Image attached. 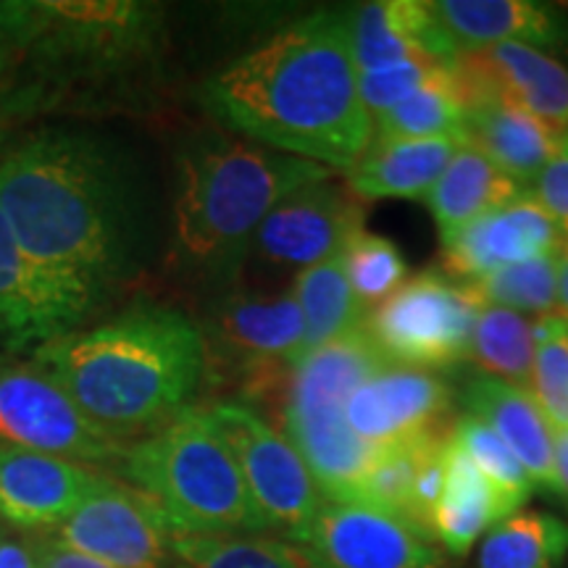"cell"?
Returning <instances> with one entry per match:
<instances>
[{
  "mask_svg": "<svg viewBox=\"0 0 568 568\" xmlns=\"http://www.w3.org/2000/svg\"><path fill=\"white\" fill-rule=\"evenodd\" d=\"M329 176L295 190L268 213L251 243L261 261L303 272L345 253L364 230V205Z\"/></svg>",
  "mask_w": 568,
  "mask_h": 568,
  "instance_id": "obj_11",
  "label": "cell"
},
{
  "mask_svg": "<svg viewBox=\"0 0 568 568\" xmlns=\"http://www.w3.org/2000/svg\"><path fill=\"white\" fill-rule=\"evenodd\" d=\"M466 145L493 161L503 174L529 190L558 153L556 132L506 98H481L466 109Z\"/></svg>",
  "mask_w": 568,
  "mask_h": 568,
  "instance_id": "obj_23",
  "label": "cell"
},
{
  "mask_svg": "<svg viewBox=\"0 0 568 568\" xmlns=\"http://www.w3.org/2000/svg\"><path fill=\"white\" fill-rule=\"evenodd\" d=\"M387 364L366 326H358L303 355L287 376L282 432L314 474L324 500L355 503L361 481L379 456L347 424V400Z\"/></svg>",
  "mask_w": 568,
  "mask_h": 568,
  "instance_id": "obj_6",
  "label": "cell"
},
{
  "mask_svg": "<svg viewBox=\"0 0 568 568\" xmlns=\"http://www.w3.org/2000/svg\"><path fill=\"white\" fill-rule=\"evenodd\" d=\"M524 193L529 190L503 174L493 161L471 145H460L424 203L443 237L489 211L518 201Z\"/></svg>",
  "mask_w": 568,
  "mask_h": 568,
  "instance_id": "obj_26",
  "label": "cell"
},
{
  "mask_svg": "<svg viewBox=\"0 0 568 568\" xmlns=\"http://www.w3.org/2000/svg\"><path fill=\"white\" fill-rule=\"evenodd\" d=\"M201 101L251 142L324 169H353L374 138L347 13H314L276 32L213 74Z\"/></svg>",
  "mask_w": 568,
  "mask_h": 568,
  "instance_id": "obj_1",
  "label": "cell"
},
{
  "mask_svg": "<svg viewBox=\"0 0 568 568\" xmlns=\"http://www.w3.org/2000/svg\"><path fill=\"white\" fill-rule=\"evenodd\" d=\"M0 445L98 466H119L130 447L84 416L45 372L6 358H0Z\"/></svg>",
  "mask_w": 568,
  "mask_h": 568,
  "instance_id": "obj_9",
  "label": "cell"
},
{
  "mask_svg": "<svg viewBox=\"0 0 568 568\" xmlns=\"http://www.w3.org/2000/svg\"><path fill=\"white\" fill-rule=\"evenodd\" d=\"M445 69L450 67L429 59H414L379 71H368V74H358L361 101H364L372 122L379 119L382 113L395 109L400 101H406L408 95H414L416 90H422L424 84H429Z\"/></svg>",
  "mask_w": 568,
  "mask_h": 568,
  "instance_id": "obj_37",
  "label": "cell"
},
{
  "mask_svg": "<svg viewBox=\"0 0 568 568\" xmlns=\"http://www.w3.org/2000/svg\"><path fill=\"white\" fill-rule=\"evenodd\" d=\"M453 74L466 109L481 98H506L558 138L568 134V67L552 53L524 42L458 51Z\"/></svg>",
  "mask_w": 568,
  "mask_h": 568,
  "instance_id": "obj_13",
  "label": "cell"
},
{
  "mask_svg": "<svg viewBox=\"0 0 568 568\" xmlns=\"http://www.w3.org/2000/svg\"><path fill=\"white\" fill-rule=\"evenodd\" d=\"M529 195L548 211L560 232V243H568V134L560 142L558 153L552 155L548 166L539 172Z\"/></svg>",
  "mask_w": 568,
  "mask_h": 568,
  "instance_id": "obj_39",
  "label": "cell"
},
{
  "mask_svg": "<svg viewBox=\"0 0 568 568\" xmlns=\"http://www.w3.org/2000/svg\"><path fill=\"white\" fill-rule=\"evenodd\" d=\"M432 11L458 51L524 42L568 53V17L537 0H432Z\"/></svg>",
  "mask_w": 568,
  "mask_h": 568,
  "instance_id": "obj_20",
  "label": "cell"
},
{
  "mask_svg": "<svg viewBox=\"0 0 568 568\" xmlns=\"http://www.w3.org/2000/svg\"><path fill=\"white\" fill-rule=\"evenodd\" d=\"M293 295L301 305L305 324L303 355L335 343L366 322V308L347 282L343 255L297 272Z\"/></svg>",
  "mask_w": 568,
  "mask_h": 568,
  "instance_id": "obj_27",
  "label": "cell"
},
{
  "mask_svg": "<svg viewBox=\"0 0 568 568\" xmlns=\"http://www.w3.org/2000/svg\"><path fill=\"white\" fill-rule=\"evenodd\" d=\"M53 537L109 568H163L169 552V529L153 503L109 477L84 497Z\"/></svg>",
  "mask_w": 568,
  "mask_h": 568,
  "instance_id": "obj_12",
  "label": "cell"
},
{
  "mask_svg": "<svg viewBox=\"0 0 568 568\" xmlns=\"http://www.w3.org/2000/svg\"><path fill=\"white\" fill-rule=\"evenodd\" d=\"M174 568H324L305 545L274 537H169Z\"/></svg>",
  "mask_w": 568,
  "mask_h": 568,
  "instance_id": "obj_29",
  "label": "cell"
},
{
  "mask_svg": "<svg viewBox=\"0 0 568 568\" xmlns=\"http://www.w3.org/2000/svg\"><path fill=\"white\" fill-rule=\"evenodd\" d=\"M101 479L74 460L0 445V518L17 529H59Z\"/></svg>",
  "mask_w": 568,
  "mask_h": 568,
  "instance_id": "obj_18",
  "label": "cell"
},
{
  "mask_svg": "<svg viewBox=\"0 0 568 568\" xmlns=\"http://www.w3.org/2000/svg\"><path fill=\"white\" fill-rule=\"evenodd\" d=\"M447 435L445 439L432 447L429 456L422 460L418 466L416 479H414V489H410V500H408V510H406V524H410L418 535L432 539V518H435V510L443 500V489H445V474H447Z\"/></svg>",
  "mask_w": 568,
  "mask_h": 568,
  "instance_id": "obj_38",
  "label": "cell"
},
{
  "mask_svg": "<svg viewBox=\"0 0 568 568\" xmlns=\"http://www.w3.org/2000/svg\"><path fill=\"white\" fill-rule=\"evenodd\" d=\"M447 435H450V429H435L426 432V435L403 439L397 445L382 447L379 456L374 458L372 468L366 471L364 481H361L355 503L379 508L406 521L410 489H414L418 466L429 456L432 447Z\"/></svg>",
  "mask_w": 568,
  "mask_h": 568,
  "instance_id": "obj_33",
  "label": "cell"
},
{
  "mask_svg": "<svg viewBox=\"0 0 568 568\" xmlns=\"http://www.w3.org/2000/svg\"><path fill=\"white\" fill-rule=\"evenodd\" d=\"M30 545H32L34 564H38V568H109L105 564H101V560L67 548V545L59 542L55 537L38 539V542H30Z\"/></svg>",
  "mask_w": 568,
  "mask_h": 568,
  "instance_id": "obj_40",
  "label": "cell"
},
{
  "mask_svg": "<svg viewBox=\"0 0 568 568\" xmlns=\"http://www.w3.org/2000/svg\"><path fill=\"white\" fill-rule=\"evenodd\" d=\"M535 368L529 393L552 432H568V322L550 314L531 324Z\"/></svg>",
  "mask_w": 568,
  "mask_h": 568,
  "instance_id": "obj_34",
  "label": "cell"
},
{
  "mask_svg": "<svg viewBox=\"0 0 568 568\" xmlns=\"http://www.w3.org/2000/svg\"><path fill=\"white\" fill-rule=\"evenodd\" d=\"M24 19L27 45L53 53H119L148 32V13L138 3H24Z\"/></svg>",
  "mask_w": 568,
  "mask_h": 568,
  "instance_id": "obj_22",
  "label": "cell"
},
{
  "mask_svg": "<svg viewBox=\"0 0 568 568\" xmlns=\"http://www.w3.org/2000/svg\"><path fill=\"white\" fill-rule=\"evenodd\" d=\"M0 568H38L32 545L17 539H0Z\"/></svg>",
  "mask_w": 568,
  "mask_h": 568,
  "instance_id": "obj_42",
  "label": "cell"
},
{
  "mask_svg": "<svg viewBox=\"0 0 568 568\" xmlns=\"http://www.w3.org/2000/svg\"><path fill=\"white\" fill-rule=\"evenodd\" d=\"M345 272L366 314L408 280V264L393 240L361 230L345 247Z\"/></svg>",
  "mask_w": 568,
  "mask_h": 568,
  "instance_id": "obj_36",
  "label": "cell"
},
{
  "mask_svg": "<svg viewBox=\"0 0 568 568\" xmlns=\"http://www.w3.org/2000/svg\"><path fill=\"white\" fill-rule=\"evenodd\" d=\"M347 38L358 74L429 59L456 63L458 48L424 0H376L347 13Z\"/></svg>",
  "mask_w": 568,
  "mask_h": 568,
  "instance_id": "obj_19",
  "label": "cell"
},
{
  "mask_svg": "<svg viewBox=\"0 0 568 568\" xmlns=\"http://www.w3.org/2000/svg\"><path fill=\"white\" fill-rule=\"evenodd\" d=\"M205 351L245 376L251 395L274 393L303 358L305 324L293 293L230 295L203 329Z\"/></svg>",
  "mask_w": 568,
  "mask_h": 568,
  "instance_id": "obj_10",
  "label": "cell"
},
{
  "mask_svg": "<svg viewBox=\"0 0 568 568\" xmlns=\"http://www.w3.org/2000/svg\"><path fill=\"white\" fill-rule=\"evenodd\" d=\"M453 389L443 376L424 368L387 364L368 376L347 400V424L366 445H397L403 439L445 429Z\"/></svg>",
  "mask_w": 568,
  "mask_h": 568,
  "instance_id": "obj_16",
  "label": "cell"
},
{
  "mask_svg": "<svg viewBox=\"0 0 568 568\" xmlns=\"http://www.w3.org/2000/svg\"><path fill=\"white\" fill-rule=\"evenodd\" d=\"M21 48H27L24 3H0V71Z\"/></svg>",
  "mask_w": 568,
  "mask_h": 568,
  "instance_id": "obj_41",
  "label": "cell"
},
{
  "mask_svg": "<svg viewBox=\"0 0 568 568\" xmlns=\"http://www.w3.org/2000/svg\"><path fill=\"white\" fill-rule=\"evenodd\" d=\"M460 403L510 447L537 487L558 493L556 432L529 389L477 374L464 385Z\"/></svg>",
  "mask_w": 568,
  "mask_h": 568,
  "instance_id": "obj_21",
  "label": "cell"
},
{
  "mask_svg": "<svg viewBox=\"0 0 568 568\" xmlns=\"http://www.w3.org/2000/svg\"><path fill=\"white\" fill-rule=\"evenodd\" d=\"M468 287L481 305H497L521 316H550L558 305V253L503 266L468 282Z\"/></svg>",
  "mask_w": 568,
  "mask_h": 568,
  "instance_id": "obj_32",
  "label": "cell"
},
{
  "mask_svg": "<svg viewBox=\"0 0 568 568\" xmlns=\"http://www.w3.org/2000/svg\"><path fill=\"white\" fill-rule=\"evenodd\" d=\"M203 410L237 460L268 531L305 545L324 497L295 445L247 403L219 400Z\"/></svg>",
  "mask_w": 568,
  "mask_h": 568,
  "instance_id": "obj_8",
  "label": "cell"
},
{
  "mask_svg": "<svg viewBox=\"0 0 568 568\" xmlns=\"http://www.w3.org/2000/svg\"><path fill=\"white\" fill-rule=\"evenodd\" d=\"M329 174L314 161L251 140H197L180 159L176 243L195 264L232 274L268 213L290 193Z\"/></svg>",
  "mask_w": 568,
  "mask_h": 568,
  "instance_id": "obj_4",
  "label": "cell"
},
{
  "mask_svg": "<svg viewBox=\"0 0 568 568\" xmlns=\"http://www.w3.org/2000/svg\"><path fill=\"white\" fill-rule=\"evenodd\" d=\"M516 508L500 495L456 439H447V474L443 500L432 518V539L450 556H466L485 531L514 516Z\"/></svg>",
  "mask_w": 568,
  "mask_h": 568,
  "instance_id": "obj_25",
  "label": "cell"
},
{
  "mask_svg": "<svg viewBox=\"0 0 568 568\" xmlns=\"http://www.w3.org/2000/svg\"><path fill=\"white\" fill-rule=\"evenodd\" d=\"M92 311L67 284L42 272L21 251L0 216V358L53 343L69 335Z\"/></svg>",
  "mask_w": 568,
  "mask_h": 568,
  "instance_id": "obj_14",
  "label": "cell"
},
{
  "mask_svg": "<svg viewBox=\"0 0 568 568\" xmlns=\"http://www.w3.org/2000/svg\"><path fill=\"white\" fill-rule=\"evenodd\" d=\"M443 251L445 274L474 282L503 266L556 255L560 251V232L548 211L524 193L518 201L443 234Z\"/></svg>",
  "mask_w": 568,
  "mask_h": 568,
  "instance_id": "obj_17",
  "label": "cell"
},
{
  "mask_svg": "<svg viewBox=\"0 0 568 568\" xmlns=\"http://www.w3.org/2000/svg\"><path fill=\"white\" fill-rule=\"evenodd\" d=\"M466 103L460 98L453 67L439 74L395 109L374 119L372 142L450 138L466 145Z\"/></svg>",
  "mask_w": 568,
  "mask_h": 568,
  "instance_id": "obj_28",
  "label": "cell"
},
{
  "mask_svg": "<svg viewBox=\"0 0 568 568\" xmlns=\"http://www.w3.org/2000/svg\"><path fill=\"white\" fill-rule=\"evenodd\" d=\"M0 216L30 258L92 308L126 274L132 209L103 142L45 130L0 161Z\"/></svg>",
  "mask_w": 568,
  "mask_h": 568,
  "instance_id": "obj_2",
  "label": "cell"
},
{
  "mask_svg": "<svg viewBox=\"0 0 568 568\" xmlns=\"http://www.w3.org/2000/svg\"><path fill=\"white\" fill-rule=\"evenodd\" d=\"M481 308L468 282L429 268L368 311L364 326L389 364L443 372L471 358Z\"/></svg>",
  "mask_w": 568,
  "mask_h": 568,
  "instance_id": "obj_7",
  "label": "cell"
},
{
  "mask_svg": "<svg viewBox=\"0 0 568 568\" xmlns=\"http://www.w3.org/2000/svg\"><path fill=\"white\" fill-rule=\"evenodd\" d=\"M464 142L450 138L372 142L353 169H347V190L358 201L410 197L424 201Z\"/></svg>",
  "mask_w": 568,
  "mask_h": 568,
  "instance_id": "obj_24",
  "label": "cell"
},
{
  "mask_svg": "<svg viewBox=\"0 0 568 568\" xmlns=\"http://www.w3.org/2000/svg\"><path fill=\"white\" fill-rule=\"evenodd\" d=\"M556 314L568 322V243H560L558 251V305Z\"/></svg>",
  "mask_w": 568,
  "mask_h": 568,
  "instance_id": "obj_43",
  "label": "cell"
},
{
  "mask_svg": "<svg viewBox=\"0 0 568 568\" xmlns=\"http://www.w3.org/2000/svg\"><path fill=\"white\" fill-rule=\"evenodd\" d=\"M32 364L111 437L155 435L197 395L203 329L174 308H138L34 351Z\"/></svg>",
  "mask_w": 568,
  "mask_h": 568,
  "instance_id": "obj_3",
  "label": "cell"
},
{
  "mask_svg": "<svg viewBox=\"0 0 568 568\" xmlns=\"http://www.w3.org/2000/svg\"><path fill=\"white\" fill-rule=\"evenodd\" d=\"M305 548L324 568H439V552L410 524L364 503L324 500Z\"/></svg>",
  "mask_w": 568,
  "mask_h": 568,
  "instance_id": "obj_15",
  "label": "cell"
},
{
  "mask_svg": "<svg viewBox=\"0 0 568 568\" xmlns=\"http://www.w3.org/2000/svg\"><path fill=\"white\" fill-rule=\"evenodd\" d=\"M481 374L508 382L521 389L531 387V368H535V337L527 316L516 311L485 305L474 326L471 358Z\"/></svg>",
  "mask_w": 568,
  "mask_h": 568,
  "instance_id": "obj_31",
  "label": "cell"
},
{
  "mask_svg": "<svg viewBox=\"0 0 568 568\" xmlns=\"http://www.w3.org/2000/svg\"><path fill=\"white\" fill-rule=\"evenodd\" d=\"M450 437L464 447V453L481 468V474L500 489V495L516 510L535 495L537 485L531 481L527 468L518 464L510 447L495 435L477 416L464 414L450 426Z\"/></svg>",
  "mask_w": 568,
  "mask_h": 568,
  "instance_id": "obj_35",
  "label": "cell"
},
{
  "mask_svg": "<svg viewBox=\"0 0 568 568\" xmlns=\"http://www.w3.org/2000/svg\"><path fill=\"white\" fill-rule=\"evenodd\" d=\"M566 558L568 524L564 518L527 510L489 529L477 568H560Z\"/></svg>",
  "mask_w": 568,
  "mask_h": 568,
  "instance_id": "obj_30",
  "label": "cell"
},
{
  "mask_svg": "<svg viewBox=\"0 0 568 568\" xmlns=\"http://www.w3.org/2000/svg\"><path fill=\"white\" fill-rule=\"evenodd\" d=\"M556 477L558 493L568 497V432H556Z\"/></svg>",
  "mask_w": 568,
  "mask_h": 568,
  "instance_id": "obj_44",
  "label": "cell"
},
{
  "mask_svg": "<svg viewBox=\"0 0 568 568\" xmlns=\"http://www.w3.org/2000/svg\"><path fill=\"white\" fill-rule=\"evenodd\" d=\"M126 485L153 503L169 537H255L268 531L230 447L205 410L187 408L126 447Z\"/></svg>",
  "mask_w": 568,
  "mask_h": 568,
  "instance_id": "obj_5",
  "label": "cell"
}]
</instances>
